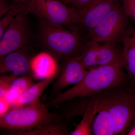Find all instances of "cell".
<instances>
[{
    "label": "cell",
    "instance_id": "cell-23",
    "mask_svg": "<svg viewBox=\"0 0 135 135\" xmlns=\"http://www.w3.org/2000/svg\"><path fill=\"white\" fill-rule=\"evenodd\" d=\"M15 4L9 5L6 0H0V16L6 15L13 7Z\"/></svg>",
    "mask_w": 135,
    "mask_h": 135
},
{
    "label": "cell",
    "instance_id": "cell-19",
    "mask_svg": "<svg viewBox=\"0 0 135 135\" xmlns=\"http://www.w3.org/2000/svg\"><path fill=\"white\" fill-rule=\"evenodd\" d=\"M28 3H20V5L15 4V6L1 19L0 21V38H1L5 31L17 15L26 8Z\"/></svg>",
    "mask_w": 135,
    "mask_h": 135
},
{
    "label": "cell",
    "instance_id": "cell-21",
    "mask_svg": "<svg viewBox=\"0 0 135 135\" xmlns=\"http://www.w3.org/2000/svg\"><path fill=\"white\" fill-rule=\"evenodd\" d=\"M121 1L129 18L135 21V0H121Z\"/></svg>",
    "mask_w": 135,
    "mask_h": 135
},
{
    "label": "cell",
    "instance_id": "cell-15",
    "mask_svg": "<svg viewBox=\"0 0 135 135\" xmlns=\"http://www.w3.org/2000/svg\"><path fill=\"white\" fill-rule=\"evenodd\" d=\"M57 76L54 75L34 83L11 104V108L30 104L40 101V98L43 92Z\"/></svg>",
    "mask_w": 135,
    "mask_h": 135
},
{
    "label": "cell",
    "instance_id": "cell-20",
    "mask_svg": "<svg viewBox=\"0 0 135 135\" xmlns=\"http://www.w3.org/2000/svg\"><path fill=\"white\" fill-rule=\"evenodd\" d=\"M17 77L16 75L11 74L1 76L0 77V98L6 97L12 81Z\"/></svg>",
    "mask_w": 135,
    "mask_h": 135
},
{
    "label": "cell",
    "instance_id": "cell-13",
    "mask_svg": "<svg viewBox=\"0 0 135 135\" xmlns=\"http://www.w3.org/2000/svg\"><path fill=\"white\" fill-rule=\"evenodd\" d=\"M97 102V114L94 119L92 130L95 135H114L113 126L109 110L103 100L94 95L91 97Z\"/></svg>",
    "mask_w": 135,
    "mask_h": 135
},
{
    "label": "cell",
    "instance_id": "cell-10",
    "mask_svg": "<svg viewBox=\"0 0 135 135\" xmlns=\"http://www.w3.org/2000/svg\"><path fill=\"white\" fill-rule=\"evenodd\" d=\"M88 71L79 56L66 60L51 92L52 99L61 93L66 87L81 81Z\"/></svg>",
    "mask_w": 135,
    "mask_h": 135
},
{
    "label": "cell",
    "instance_id": "cell-28",
    "mask_svg": "<svg viewBox=\"0 0 135 135\" xmlns=\"http://www.w3.org/2000/svg\"><path fill=\"white\" fill-rule=\"evenodd\" d=\"M62 1H64V0H62Z\"/></svg>",
    "mask_w": 135,
    "mask_h": 135
},
{
    "label": "cell",
    "instance_id": "cell-18",
    "mask_svg": "<svg viewBox=\"0 0 135 135\" xmlns=\"http://www.w3.org/2000/svg\"><path fill=\"white\" fill-rule=\"evenodd\" d=\"M34 84L31 77H29V75L17 77L12 81L5 97L11 105Z\"/></svg>",
    "mask_w": 135,
    "mask_h": 135
},
{
    "label": "cell",
    "instance_id": "cell-1",
    "mask_svg": "<svg viewBox=\"0 0 135 135\" xmlns=\"http://www.w3.org/2000/svg\"><path fill=\"white\" fill-rule=\"evenodd\" d=\"M122 57L115 62L88 70L79 83L61 92L45 104L48 109L77 98L92 97L125 85L127 77L123 71Z\"/></svg>",
    "mask_w": 135,
    "mask_h": 135
},
{
    "label": "cell",
    "instance_id": "cell-14",
    "mask_svg": "<svg viewBox=\"0 0 135 135\" xmlns=\"http://www.w3.org/2000/svg\"><path fill=\"white\" fill-rule=\"evenodd\" d=\"M68 121L63 118L43 124L38 127L25 131H5L4 135H64L67 134Z\"/></svg>",
    "mask_w": 135,
    "mask_h": 135
},
{
    "label": "cell",
    "instance_id": "cell-27",
    "mask_svg": "<svg viewBox=\"0 0 135 135\" xmlns=\"http://www.w3.org/2000/svg\"><path fill=\"white\" fill-rule=\"evenodd\" d=\"M134 31V32L135 33V30H134V31Z\"/></svg>",
    "mask_w": 135,
    "mask_h": 135
},
{
    "label": "cell",
    "instance_id": "cell-26",
    "mask_svg": "<svg viewBox=\"0 0 135 135\" xmlns=\"http://www.w3.org/2000/svg\"><path fill=\"white\" fill-rule=\"evenodd\" d=\"M17 2L19 3H28L30 2L32 0H15Z\"/></svg>",
    "mask_w": 135,
    "mask_h": 135
},
{
    "label": "cell",
    "instance_id": "cell-9",
    "mask_svg": "<svg viewBox=\"0 0 135 135\" xmlns=\"http://www.w3.org/2000/svg\"><path fill=\"white\" fill-rule=\"evenodd\" d=\"M121 0H93L78 8H75L77 23L80 31L87 34L91 32L116 3Z\"/></svg>",
    "mask_w": 135,
    "mask_h": 135
},
{
    "label": "cell",
    "instance_id": "cell-2",
    "mask_svg": "<svg viewBox=\"0 0 135 135\" xmlns=\"http://www.w3.org/2000/svg\"><path fill=\"white\" fill-rule=\"evenodd\" d=\"M48 109L40 101L12 107L0 117V127L6 131H25L62 118L60 113Z\"/></svg>",
    "mask_w": 135,
    "mask_h": 135
},
{
    "label": "cell",
    "instance_id": "cell-3",
    "mask_svg": "<svg viewBox=\"0 0 135 135\" xmlns=\"http://www.w3.org/2000/svg\"><path fill=\"white\" fill-rule=\"evenodd\" d=\"M123 86L95 95L106 105L115 135L124 134L135 122V92Z\"/></svg>",
    "mask_w": 135,
    "mask_h": 135
},
{
    "label": "cell",
    "instance_id": "cell-7",
    "mask_svg": "<svg viewBox=\"0 0 135 135\" xmlns=\"http://www.w3.org/2000/svg\"><path fill=\"white\" fill-rule=\"evenodd\" d=\"M116 44L88 40L79 56L87 70L108 64L122 57V51Z\"/></svg>",
    "mask_w": 135,
    "mask_h": 135
},
{
    "label": "cell",
    "instance_id": "cell-22",
    "mask_svg": "<svg viewBox=\"0 0 135 135\" xmlns=\"http://www.w3.org/2000/svg\"><path fill=\"white\" fill-rule=\"evenodd\" d=\"M11 108V105L6 97L0 98V117L2 116Z\"/></svg>",
    "mask_w": 135,
    "mask_h": 135
},
{
    "label": "cell",
    "instance_id": "cell-6",
    "mask_svg": "<svg viewBox=\"0 0 135 135\" xmlns=\"http://www.w3.org/2000/svg\"><path fill=\"white\" fill-rule=\"evenodd\" d=\"M129 18L121 1L118 2L87 34L89 40L114 44L122 42L130 31L128 29Z\"/></svg>",
    "mask_w": 135,
    "mask_h": 135
},
{
    "label": "cell",
    "instance_id": "cell-8",
    "mask_svg": "<svg viewBox=\"0 0 135 135\" xmlns=\"http://www.w3.org/2000/svg\"><path fill=\"white\" fill-rule=\"evenodd\" d=\"M25 9L17 15L0 38V59L9 53L19 50L26 43L28 31Z\"/></svg>",
    "mask_w": 135,
    "mask_h": 135
},
{
    "label": "cell",
    "instance_id": "cell-4",
    "mask_svg": "<svg viewBox=\"0 0 135 135\" xmlns=\"http://www.w3.org/2000/svg\"><path fill=\"white\" fill-rule=\"evenodd\" d=\"M40 28L44 43L54 54L66 60L81 53L84 44L79 32L65 30L42 20Z\"/></svg>",
    "mask_w": 135,
    "mask_h": 135
},
{
    "label": "cell",
    "instance_id": "cell-5",
    "mask_svg": "<svg viewBox=\"0 0 135 135\" xmlns=\"http://www.w3.org/2000/svg\"><path fill=\"white\" fill-rule=\"evenodd\" d=\"M27 14L35 15L42 20L58 27H67L79 32L76 10L57 0H32L25 9Z\"/></svg>",
    "mask_w": 135,
    "mask_h": 135
},
{
    "label": "cell",
    "instance_id": "cell-25",
    "mask_svg": "<svg viewBox=\"0 0 135 135\" xmlns=\"http://www.w3.org/2000/svg\"><path fill=\"white\" fill-rule=\"evenodd\" d=\"M128 135H135V126L130 129V130L128 132Z\"/></svg>",
    "mask_w": 135,
    "mask_h": 135
},
{
    "label": "cell",
    "instance_id": "cell-11",
    "mask_svg": "<svg viewBox=\"0 0 135 135\" xmlns=\"http://www.w3.org/2000/svg\"><path fill=\"white\" fill-rule=\"evenodd\" d=\"M29 74L35 79L41 80L58 75L59 65L55 57L45 51L36 54L31 58Z\"/></svg>",
    "mask_w": 135,
    "mask_h": 135
},
{
    "label": "cell",
    "instance_id": "cell-12",
    "mask_svg": "<svg viewBox=\"0 0 135 135\" xmlns=\"http://www.w3.org/2000/svg\"><path fill=\"white\" fill-rule=\"evenodd\" d=\"M31 58L19 50L8 54L0 59V73L2 75L10 73L17 77L29 75Z\"/></svg>",
    "mask_w": 135,
    "mask_h": 135
},
{
    "label": "cell",
    "instance_id": "cell-24",
    "mask_svg": "<svg viewBox=\"0 0 135 135\" xmlns=\"http://www.w3.org/2000/svg\"><path fill=\"white\" fill-rule=\"evenodd\" d=\"M93 0H64L65 3H70L74 6V8H78L91 2Z\"/></svg>",
    "mask_w": 135,
    "mask_h": 135
},
{
    "label": "cell",
    "instance_id": "cell-17",
    "mask_svg": "<svg viewBox=\"0 0 135 135\" xmlns=\"http://www.w3.org/2000/svg\"><path fill=\"white\" fill-rule=\"evenodd\" d=\"M97 102L92 97L91 100L87 104L82 119L70 135H93L92 125L95 116L97 115Z\"/></svg>",
    "mask_w": 135,
    "mask_h": 135
},
{
    "label": "cell",
    "instance_id": "cell-16",
    "mask_svg": "<svg viewBox=\"0 0 135 135\" xmlns=\"http://www.w3.org/2000/svg\"><path fill=\"white\" fill-rule=\"evenodd\" d=\"M123 66L129 78L135 82V33L129 32L122 40Z\"/></svg>",
    "mask_w": 135,
    "mask_h": 135
}]
</instances>
